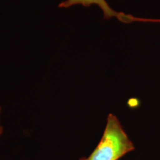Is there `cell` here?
I'll return each mask as SVG.
<instances>
[{"mask_svg": "<svg viewBox=\"0 0 160 160\" xmlns=\"http://www.w3.org/2000/svg\"><path fill=\"white\" fill-rule=\"evenodd\" d=\"M134 148L118 118L113 114H109L102 137L87 159L118 160Z\"/></svg>", "mask_w": 160, "mask_h": 160, "instance_id": "cell-1", "label": "cell"}, {"mask_svg": "<svg viewBox=\"0 0 160 160\" xmlns=\"http://www.w3.org/2000/svg\"><path fill=\"white\" fill-rule=\"evenodd\" d=\"M77 5H82L85 7H89L92 5H97L103 11L104 17L106 19H111L112 17H117V19H119L120 21L123 22H131L136 20H139L131 15H127L123 13H118L115 11L110 7L105 0H65V1L62 2L58 7L61 8H68L71 6Z\"/></svg>", "mask_w": 160, "mask_h": 160, "instance_id": "cell-2", "label": "cell"}, {"mask_svg": "<svg viewBox=\"0 0 160 160\" xmlns=\"http://www.w3.org/2000/svg\"><path fill=\"white\" fill-rule=\"evenodd\" d=\"M0 112H1V107H0ZM2 128L1 126H0V134H1V133H2Z\"/></svg>", "mask_w": 160, "mask_h": 160, "instance_id": "cell-3", "label": "cell"}, {"mask_svg": "<svg viewBox=\"0 0 160 160\" xmlns=\"http://www.w3.org/2000/svg\"><path fill=\"white\" fill-rule=\"evenodd\" d=\"M82 160H88V159H82Z\"/></svg>", "mask_w": 160, "mask_h": 160, "instance_id": "cell-4", "label": "cell"}]
</instances>
